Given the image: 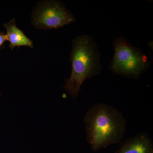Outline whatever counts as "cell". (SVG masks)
Wrapping results in <instances>:
<instances>
[{"label":"cell","instance_id":"6da1fadb","mask_svg":"<svg viewBox=\"0 0 153 153\" xmlns=\"http://www.w3.org/2000/svg\"><path fill=\"white\" fill-rule=\"evenodd\" d=\"M86 140L91 148L97 152L121 141L126 121L120 111L105 103L95 104L84 117Z\"/></svg>","mask_w":153,"mask_h":153},{"label":"cell","instance_id":"7a4b0ae2","mask_svg":"<svg viewBox=\"0 0 153 153\" xmlns=\"http://www.w3.org/2000/svg\"><path fill=\"white\" fill-rule=\"evenodd\" d=\"M99 57L96 45L90 36H78L73 40L70 54L71 74L64 86L73 98L77 97L85 79L100 73Z\"/></svg>","mask_w":153,"mask_h":153},{"label":"cell","instance_id":"3957f363","mask_svg":"<svg viewBox=\"0 0 153 153\" xmlns=\"http://www.w3.org/2000/svg\"><path fill=\"white\" fill-rule=\"evenodd\" d=\"M114 48L109 68L115 74L137 79L147 70L150 64L146 56L123 37L115 41Z\"/></svg>","mask_w":153,"mask_h":153},{"label":"cell","instance_id":"277c9868","mask_svg":"<svg viewBox=\"0 0 153 153\" xmlns=\"http://www.w3.org/2000/svg\"><path fill=\"white\" fill-rule=\"evenodd\" d=\"M73 15L65 5L58 1L42 2L35 9L32 22L37 29H57L75 22Z\"/></svg>","mask_w":153,"mask_h":153},{"label":"cell","instance_id":"5b68a950","mask_svg":"<svg viewBox=\"0 0 153 153\" xmlns=\"http://www.w3.org/2000/svg\"><path fill=\"white\" fill-rule=\"evenodd\" d=\"M114 153H153L152 140L147 133L140 132L125 140Z\"/></svg>","mask_w":153,"mask_h":153},{"label":"cell","instance_id":"8992f818","mask_svg":"<svg viewBox=\"0 0 153 153\" xmlns=\"http://www.w3.org/2000/svg\"><path fill=\"white\" fill-rule=\"evenodd\" d=\"M6 29L7 40L10 42V47L13 50L16 47L21 46L33 48V41L24 34L23 31L17 27L16 20L13 19L4 24Z\"/></svg>","mask_w":153,"mask_h":153},{"label":"cell","instance_id":"52a82bcc","mask_svg":"<svg viewBox=\"0 0 153 153\" xmlns=\"http://www.w3.org/2000/svg\"><path fill=\"white\" fill-rule=\"evenodd\" d=\"M7 41V40L6 34H5L3 31H0V49H1V47H2L4 42Z\"/></svg>","mask_w":153,"mask_h":153}]
</instances>
